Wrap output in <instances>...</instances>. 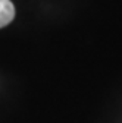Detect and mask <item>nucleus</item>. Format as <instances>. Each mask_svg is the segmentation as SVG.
<instances>
[{
	"label": "nucleus",
	"instance_id": "obj_1",
	"mask_svg": "<svg viewBox=\"0 0 122 123\" xmlns=\"http://www.w3.org/2000/svg\"><path fill=\"white\" fill-rule=\"evenodd\" d=\"M15 18V6L10 0H0V28L6 26Z\"/></svg>",
	"mask_w": 122,
	"mask_h": 123
}]
</instances>
